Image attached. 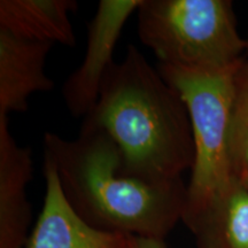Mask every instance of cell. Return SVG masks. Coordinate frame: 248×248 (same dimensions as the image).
<instances>
[{"label": "cell", "instance_id": "cell-1", "mask_svg": "<svg viewBox=\"0 0 248 248\" xmlns=\"http://www.w3.org/2000/svg\"><path fill=\"white\" fill-rule=\"evenodd\" d=\"M43 147L68 203L94 229L164 240L182 221L187 194L183 178L151 182L129 175L104 130L83 123L78 137L69 140L46 132Z\"/></svg>", "mask_w": 248, "mask_h": 248}, {"label": "cell", "instance_id": "cell-13", "mask_svg": "<svg viewBox=\"0 0 248 248\" xmlns=\"http://www.w3.org/2000/svg\"><path fill=\"white\" fill-rule=\"evenodd\" d=\"M241 182H243L244 184H245V186H246V187L248 188V173H247L246 176H245V177L243 178V181H241Z\"/></svg>", "mask_w": 248, "mask_h": 248}, {"label": "cell", "instance_id": "cell-14", "mask_svg": "<svg viewBox=\"0 0 248 248\" xmlns=\"http://www.w3.org/2000/svg\"><path fill=\"white\" fill-rule=\"evenodd\" d=\"M246 44H247V53H248V37L246 38Z\"/></svg>", "mask_w": 248, "mask_h": 248}, {"label": "cell", "instance_id": "cell-9", "mask_svg": "<svg viewBox=\"0 0 248 248\" xmlns=\"http://www.w3.org/2000/svg\"><path fill=\"white\" fill-rule=\"evenodd\" d=\"M182 222L193 234L198 248H248V188L234 178Z\"/></svg>", "mask_w": 248, "mask_h": 248}, {"label": "cell", "instance_id": "cell-8", "mask_svg": "<svg viewBox=\"0 0 248 248\" xmlns=\"http://www.w3.org/2000/svg\"><path fill=\"white\" fill-rule=\"evenodd\" d=\"M52 46L0 29V116L26 111L31 94L54 89L53 80L45 73Z\"/></svg>", "mask_w": 248, "mask_h": 248}, {"label": "cell", "instance_id": "cell-2", "mask_svg": "<svg viewBox=\"0 0 248 248\" xmlns=\"http://www.w3.org/2000/svg\"><path fill=\"white\" fill-rule=\"evenodd\" d=\"M83 123L116 142L124 170L151 182L182 178L195 148L191 117L181 94L129 45L105 77L98 102Z\"/></svg>", "mask_w": 248, "mask_h": 248}, {"label": "cell", "instance_id": "cell-12", "mask_svg": "<svg viewBox=\"0 0 248 248\" xmlns=\"http://www.w3.org/2000/svg\"><path fill=\"white\" fill-rule=\"evenodd\" d=\"M130 248H167V246L162 239L130 237Z\"/></svg>", "mask_w": 248, "mask_h": 248}, {"label": "cell", "instance_id": "cell-4", "mask_svg": "<svg viewBox=\"0 0 248 248\" xmlns=\"http://www.w3.org/2000/svg\"><path fill=\"white\" fill-rule=\"evenodd\" d=\"M157 70L181 94L193 130L195 157L184 215L199 208L234 179L230 122L232 76L235 69L202 71L160 64Z\"/></svg>", "mask_w": 248, "mask_h": 248}, {"label": "cell", "instance_id": "cell-6", "mask_svg": "<svg viewBox=\"0 0 248 248\" xmlns=\"http://www.w3.org/2000/svg\"><path fill=\"white\" fill-rule=\"evenodd\" d=\"M46 193L27 248H130V237L105 232L83 221L62 192L54 166L44 159Z\"/></svg>", "mask_w": 248, "mask_h": 248}, {"label": "cell", "instance_id": "cell-5", "mask_svg": "<svg viewBox=\"0 0 248 248\" xmlns=\"http://www.w3.org/2000/svg\"><path fill=\"white\" fill-rule=\"evenodd\" d=\"M142 0H100L97 12L88 26L84 58L79 67L68 77L62 95L70 114L88 116L100 95L107 73L115 63L113 54L121 31Z\"/></svg>", "mask_w": 248, "mask_h": 248}, {"label": "cell", "instance_id": "cell-11", "mask_svg": "<svg viewBox=\"0 0 248 248\" xmlns=\"http://www.w3.org/2000/svg\"><path fill=\"white\" fill-rule=\"evenodd\" d=\"M230 156L234 178L243 181L248 173V58L232 76Z\"/></svg>", "mask_w": 248, "mask_h": 248}, {"label": "cell", "instance_id": "cell-3", "mask_svg": "<svg viewBox=\"0 0 248 248\" xmlns=\"http://www.w3.org/2000/svg\"><path fill=\"white\" fill-rule=\"evenodd\" d=\"M138 36L161 64L233 70L247 52L230 0H142Z\"/></svg>", "mask_w": 248, "mask_h": 248}, {"label": "cell", "instance_id": "cell-7", "mask_svg": "<svg viewBox=\"0 0 248 248\" xmlns=\"http://www.w3.org/2000/svg\"><path fill=\"white\" fill-rule=\"evenodd\" d=\"M33 172L31 151L17 144L0 116V248L27 246L31 207L27 187Z\"/></svg>", "mask_w": 248, "mask_h": 248}, {"label": "cell", "instance_id": "cell-10", "mask_svg": "<svg viewBox=\"0 0 248 248\" xmlns=\"http://www.w3.org/2000/svg\"><path fill=\"white\" fill-rule=\"evenodd\" d=\"M75 0H1L0 29L20 38L76 45L70 14L76 12Z\"/></svg>", "mask_w": 248, "mask_h": 248}]
</instances>
